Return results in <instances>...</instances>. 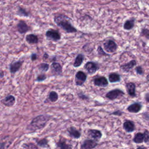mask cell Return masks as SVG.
<instances>
[{"label": "cell", "mask_w": 149, "mask_h": 149, "mask_svg": "<svg viewBox=\"0 0 149 149\" xmlns=\"http://www.w3.org/2000/svg\"><path fill=\"white\" fill-rule=\"evenodd\" d=\"M97 54L99 56H109L110 54H109L108 53L105 52L103 48H102V47L101 45H98L97 49Z\"/></svg>", "instance_id": "30"}, {"label": "cell", "mask_w": 149, "mask_h": 149, "mask_svg": "<svg viewBox=\"0 0 149 149\" xmlns=\"http://www.w3.org/2000/svg\"><path fill=\"white\" fill-rule=\"evenodd\" d=\"M125 94V92L119 89V88H115L113 90H111L107 93L105 94V97L111 101H113L115 100H116L118 98H119L123 96Z\"/></svg>", "instance_id": "3"}, {"label": "cell", "mask_w": 149, "mask_h": 149, "mask_svg": "<svg viewBox=\"0 0 149 149\" xmlns=\"http://www.w3.org/2000/svg\"><path fill=\"white\" fill-rule=\"evenodd\" d=\"M133 143L136 144H142L144 143V136L143 133L137 132L134 135L132 139Z\"/></svg>", "instance_id": "26"}, {"label": "cell", "mask_w": 149, "mask_h": 149, "mask_svg": "<svg viewBox=\"0 0 149 149\" xmlns=\"http://www.w3.org/2000/svg\"><path fill=\"white\" fill-rule=\"evenodd\" d=\"M140 36L149 40V29L147 28H143L140 31Z\"/></svg>", "instance_id": "31"}, {"label": "cell", "mask_w": 149, "mask_h": 149, "mask_svg": "<svg viewBox=\"0 0 149 149\" xmlns=\"http://www.w3.org/2000/svg\"><path fill=\"white\" fill-rule=\"evenodd\" d=\"M146 80L149 82V73H148V74L146 76Z\"/></svg>", "instance_id": "44"}, {"label": "cell", "mask_w": 149, "mask_h": 149, "mask_svg": "<svg viewBox=\"0 0 149 149\" xmlns=\"http://www.w3.org/2000/svg\"><path fill=\"white\" fill-rule=\"evenodd\" d=\"M103 47L104 50L109 54L113 53L116 51L118 49V45L117 44L111 39H108L106 40L103 43Z\"/></svg>", "instance_id": "5"}, {"label": "cell", "mask_w": 149, "mask_h": 149, "mask_svg": "<svg viewBox=\"0 0 149 149\" xmlns=\"http://www.w3.org/2000/svg\"><path fill=\"white\" fill-rule=\"evenodd\" d=\"M26 41L29 44H36L38 42V38L34 34H29L26 36Z\"/></svg>", "instance_id": "25"}, {"label": "cell", "mask_w": 149, "mask_h": 149, "mask_svg": "<svg viewBox=\"0 0 149 149\" xmlns=\"http://www.w3.org/2000/svg\"><path fill=\"white\" fill-rule=\"evenodd\" d=\"M70 137L73 139H79L81 135V132L74 126H70L66 130Z\"/></svg>", "instance_id": "15"}, {"label": "cell", "mask_w": 149, "mask_h": 149, "mask_svg": "<svg viewBox=\"0 0 149 149\" xmlns=\"http://www.w3.org/2000/svg\"><path fill=\"white\" fill-rule=\"evenodd\" d=\"M123 113V112L120 109H118L116 111H113L110 113V115H114V116H121Z\"/></svg>", "instance_id": "37"}, {"label": "cell", "mask_w": 149, "mask_h": 149, "mask_svg": "<svg viewBox=\"0 0 149 149\" xmlns=\"http://www.w3.org/2000/svg\"><path fill=\"white\" fill-rule=\"evenodd\" d=\"M125 88L126 91L129 95L132 98H134L136 97V86L134 83L133 82H128L125 84Z\"/></svg>", "instance_id": "16"}, {"label": "cell", "mask_w": 149, "mask_h": 149, "mask_svg": "<svg viewBox=\"0 0 149 149\" xmlns=\"http://www.w3.org/2000/svg\"><path fill=\"white\" fill-rule=\"evenodd\" d=\"M16 29L17 31L21 34H25L29 31L31 30V27L26 23L23 20H19L16 25Z\"/></svg>", "instance_id": "11"}, {"label": "cell", "mask_w": 149, "mask_h": 149, "mask_svg": "<svg viewBox=\"0 0 149 149\" xmlns=\"http://www.w3.org/2000/svg\"><path fill=\"white\" fill-rule=\"evenodd\" d=\"M48 58H49V55H48L47 53L45 52L44 54V55H43V57H42L43 61H47Z\"/></svg>", "instance_id": "41"}, {"label": "cell", "mask_w": 149, "mask_h": 149, "mask_svg": "<svg viewBox=\"0 0 149 149\" xmlns=\"http://www.w3.org/2000/svg\"><path fill=\"white\" fill-rule=\"evenodd\" d=\"M51 118V116L47 115H40L34 118L29 125H27L26 129L29 131L35 132L36 130H41L44 128L48 122Z\"/></svg>", "instance_id": "2"}, {"label": "cell", "mask_w": 149, "mask_h": 149, "mask_svg": "<svg viewBox=\"0 0 149 149\" xmlns=\"http://www.w3.org/2000/svg\"><path fill=\"white\" fill-rule=\"evenodd\" d=\"M5 148V143L3 142L0 141V148Z\"/></svg>", "instance_id": "42"}, {"label": "cell", "mask_w": 149, "mask_h": 149, "mask_svg": "<svg viewBox=\"0 0 149 149\" xmlns=\"http://www.w3.org/2000/svg\"><path fill=\"white\" fill-rule=\"evenodd\" d=\"M87 136L90 139L98 141L102 138V133L101 131L98 129H90L87 130Z\"/></svg>", "instance_id": "10"}, {"label": "cell", "mask_w": 149, "mask_h": 149, "mask_svg": "<svg viewBox=\"0 0 149 149\" xmlns=\"http://www.w3.org/2000/svg\"><path fill=\"white\" fill-rule=\"evenodd\" d=\"M47 79V76L44 73H40V74H38L37 77L35 79V81H37V82H41L42 81L44 80H45Z\"/></svg>", "instance_id": "34"}, {"label": "cell", "mask_w": 149, "mask_h": 149, "mask_svg": "<svg viewBox=\"0 0 149 149\" xmlns=\"http://www.w3.org/2000/svg\"><path fill=\"white\" fill-rule=\"evenodd\" d=\"M34 141L36 142V144L38 147L41 148H49V141L47 138H42V139H38V138H34Z\"/></svg>", "instance_id": "21"}, {"label": "cell", "mask_w": 149, "mask_h": 149, "mask_svg": "<svg viewBox=\"0 0 149 149\" xmlns=\"http://www.w3.org/2000/svg\"><path fill=\"white\" fill-rule=\"evenodd\" d=\"M123 129L128 133L133 132L136 129L134 122L129 119L125 120L123 123Z\"/></svg>", "instance_id": "12"}, {"label": "cell", "mask_w": 149, "mask_h": 149, "mask_svg": "<svg viewBox=\"0 0 149 149\" xmlns=\"http://www.w3.org/2000/svg\"><path fill=\"white\" fill-rule=\"evenodd\" d=\"M1 103L4 105L5 107H11L15 104L16 99L15 97L12 95H8L4 97L1 101Z\"/></svg>", "instance_id": "19"}, {"label": "cell", "mask_w": 149, "mask_h": 149, "mask_svg": "<svg viewBox=\"0 0 149 149\" xmlns=\"http://www.w3.org/2000/svg\"><path fill=\"white\" fill-rule=\"evenodd\" d=\"M59 98L58 94L55 91H51L48 95V99L51 102H55L58 101Z\"/></svg>", "instance_id": "28"}, {"label": "cell", "mask_w": 149, "mask_h": 149, "mask_svg": "<svg viewBox=\"0 0 149 149\" xmlns=\"http://www.w3.org/2000/svg\"><path fill=\"white\" fill-rule=\"evenodd\" d=\"M135 18H130L129 19H127L123 23V28L125 30H130L133 29L135 24Z\"/></svg>", "instance_id": "22"}, {"label": "cell", "mask_w": 149, "mask_h": 149, "mask_svg": "<svg viewBox=\"0 0 149 149\" xmlns=\"http://www.w3.org/2000/svg\"><path fill=\"white\" fill-rule=\"evenodd\" d=\"M87 79V74L83 71L79 70L76 73L74 77L75 84L77 86H82L84 85Z\"/></svg>", "instance_id": "7"}, {"label": "cell", "mask_w": 149, "mask_h": 149, "mask_svg": "<svg viewBox=\"0 0 149 149\" xmlns=\"http://www.w3.org/2000/svg\"><path fill=\"white\" fill-rule=\"evenodd\" d=\"M24 61H17L16 62H13L9 65V70L12 74L16 73L18 72L21 68L23 63Z\"/></svg>", "instance_id": "20"}, {"label": "cell", "mask_w": 149, "mask_h": 149, "mask_svg": "<svg viewBox=\"0 0 149 149\" xmlns=\"http://www.w3.org/2000/svg\"><path fill=\"white\" fill-rule=\"evenodd\" d=\"M98 145V141H96L91 139H84L81 143V149H93L97 147Z\"/></svg>", "instance_id": "8"}, {"label": "cell", "mask_w": 149, "mask_h": 149, "mask_svg": "<svg viewBox=\"0 0 149 149\" xmlns=\"http://www.w3.org/2000/svg\"><path fill=\"white\" fill-rule=\"evenodd\" d=\"M30 58H31V60L32 61H36V60L37 59L38 55H37V54H36V53H33V54H31Z\"/></svg>", "instance_id": "39"}, {"label": "cell", "mask_w": 149, "mask_h": 149, "mask_svg": "<svg viewBox=\"0 0 149 149\" xmlns=\"http://www.w3.org/2000/svg\"><path fill=\"white\" fill-rule=\"evenodd\" d=\"M84 68L90 74H93L100 69V65L94 61H88L84 65Z\"/></svg>", "instance_id": "6"}, {"label": "cell", "mask_w": 149, "mask_h": 149, "mask_svg": "<svg viewBox=\"0 0 149 149\" xmlns=\"http://www.w3.org/2000/svg\"><path fill=\"white\" fill-rule=\"evenodd\" d=\"M4 72L3 70H0V79L3 78L4 77Z\"/></svg>", "instance_id": "43"}, {"label": "cell", "mask_w": 149, "mask_h": 149, "mask_svg": "<svg viewBox=\"0 0 149 149\" xmlns=\"http://www.w3.org/2000/svg\"><path fill=\"white\" fill-rule=\"evenodd\" d=\"M134 70H135V72H136L137 74L143 76L144 74V70L143 68L141 66H136Z\"/></svg>", "instance_id": "35"}, {"label": "cell", "mask_w": 149, "mask_h": 149, "mask_svg": "<svg viewBox=\"0 0 149 149\" xmlns=\"http://www.w3.org/2000/svg\"><path fill=\"white\" fill-rule=\"evenodd\" d=\"M16 14L19 16H23V17H29L30 15V13L29 12H28L25 8L22 7V6H18L17 10L16 12Z\"/></svg>", "instance_id": "27"}, {"label": "cell", "mask_w": 149, "mask_h": 149, "mask_svg": "<svg viewBox=\"0 0 149 149\" xmlns=\"http://www.w3.org/2000/svg\"><path fill=\"white\" fill-rule=\"evenodd\" d=\"M77 96H78V97L80 99V100H83V101H88L89 100H90V97L87 95H86V94H85L83 92H79V93H77Z\"/></svg>", "instance_id": "33"}, {"label": "cell", "mask_w": 149, "mask_h": 149, "mask_svg": "<svg viewBox=\"0 0 149 149\" xmlns=\"http://www.w3.org/2000/svg\"><path fill=\"white\" fill-rule=\"evenodd\" d=\"M22 147L24 148H30V149H33V148L38 149V147L37 146V145H36L35 144H34L33 143H24V144H23Z\"/></svg>", "instance_id": "32"}, {"label": "cell", "mask_w": 149, "mask_h": 149, "mask_svg": "<svg viewBox=\"0 0 149 149\" xmlns=\"http://www.w3.org/2000/svg\"><path fill=\"white\" fill-rule=\"evenodd\" d=\"M37 68L40 71L44 73L47 72L49 70V65L47 63H41L38 65Z\"/></svg>", "instance_id": "29"}, {"label": "cell", "mask_w": 149, "mask_h": 149, "mask_svg": "<svg viewBox=\"0 0 149 149\" xmlns=\"http://www.w3.org/2000/svg\"><path fill=\"white\" fill-rule=\"evenodd\" d=\"M94 85L99 87H106L109 84V81L105 76H97L93 80Z\"/></svg>", "instance_id": "9"}, {"label": "cell", "mask_w": 149, "mask_h": 149, "mask_svg": "<svg viewBox=\"0 0 149 149\" xmlns=\"http://www.w3.org/2000/svg\"><path fill=\"white\" fill-rule=\"evenodd\" d=\"M137 65V62L135 59L130 60L129 62L123 63L120 66V69L125 73L129 72L136 65Z\"/></svg>", "instance_id": "14"}, {"label": "cell", "mask_w": 149, "mask_h": 149, "mask_svg": "<svg viewBox=\"0 0 149 149\" xmlns=\"http://www.w3.org/2000/svg\"><path fill=\"white\" fill-rule=\"evenodd\" d=\"M143 136H144V143L146 144H148L149 143V131L146 129L143 132Z\"/></svg>", "instance_id": "36"}, {"label": "cell", "mask_w": 149, "mask_h": 149, "mask_svg": "<svg viewBox=\"0 0 149 149\" xmlns=\"http://www.w3.org/2000/svg\"><path fill=\"white\" fill-rule=\"evenodd\" d=\"M55 23L66 33H75L77 31L76 28L72 24L71 19L64 14H58L54 16Z\"/></svg>", "instance_id": "1"}, {"label": "cell", "mask_w": 149, "mask_h": 149, "mask_svg": "<svg viewBox=\"0 0 149 149\" xmlns=\"http://www.w3.org/2000/svg\"><path fill=\"white\" fill-rule=\"evenodd\" d=\"M142 118L144 120L146 121H149V113L147 112H144L142 113Z\"/></svg>", "instance_id": "38"}, {"label": "cell", "mask_w": 149, "mask_h": 149, "mask_svg": "<svg viewBox=\"0 0 149 149\" xmlns=\"http://www.w3.org/2000/svg\"><path fill=\"white\" fill-rule=\"evenodd\" d=\"M67 139L60 137L59 140L56 143V148H61V149H71L73 148V146L72 144L67 143Z\"/></svg>", "instance_id": "13"}, {"label": "cell", "mask_w": 149, "mask_h": 149, "mask_svg": "<svg viewBox=\"0 0 149 149\" xmlns=\"http://www.w3.org/2000/svg\"><path fill=\"white\" fill-rule=\"evenodd\" d=\"M108 81L111 83H118L121 81L120 75L116 72H111L108 74Z\"/></svg>", "instance_id": "23"}, {"label": "cell", "mask_w": 149, "mask_h": 149, "mask_svg": "<svg viewBox=\"0 0 149 149\" xmlns=\"http://www.w3.org/2000/svg\"><path fill=\"white\" fill-rule=\"evenodd\" d=\"M45 37L48 40L56 42L61 40V35L59 31L57 30L50 29L45 33Z\"/></svg>", "instance_id": "4"}, {"label": "cell", "mask_w": 149, "mask_h": 149, "mask_svg": "<svg viewBox=\"0 0 149 149\" xmlns=\"http://www.w3.org/2000/svg\"><path fill=\"white\" fill-rule=\"evenodd\" d=\"M84 60V55L82 53H80L77 55V56L75 58L74 63L73 64V66L74 68H78L80 67L81 64L83 62V61Z\"/></svg>", "instance_id": "24"}, {"label": "cell", "mask_w": 149, "mask_h": 149, "mask_svg": "<svg viewBox=\"0 0 149 149\" xmlns=\"http://www.w3.org/2000/svg\"><path fill=\"white\" fill-rule=\"evenodd\" d=\"M146 148V147H143V146H140V147H137V148Z\"/></svg>", "instance_id": "45"}, {"label": "cell", "mask_w": 149, "mask_h": 149, "mask_svg": "<svg viewBox=\"0 0 149 149\" xmlns=\"http://www.w3.org/2000/svg\"><path fill=\"white\" fill-rule=\"evenodd\" d=\"M143 108V105L139 102H134L127 107V111L130 113H136L139 112Z\"/></svg>", "instance_id": "17"}, {"label": "cell", "mask_w": 149, "mask_h": 149, "mask_svg": "<svg viewBox=\"0 0 149 149\" xmlns=\"http://www.w3.org/2000/svg\"><path fill=\"white\" fill-rule=\"evenodd\" d=\"M51 72L54 75H61L62 73V65L58 62H52L51 65Z\"/></svg>", "instance_id": "18"}, {"label": "cell", "mask_w": 149, "mask_h": 149, "mask_svg": "<svg viewBox=\"0 0 149 149\" xmlns=\"http://www.w3.org/2000/svg\"><path fill=\"white\" fill-rule=\"evenodd\" d=\"M144 98L146 102L149 103V93H145V94L144 95Z\"/></svg>", "instance_id": "40"}]
</instances>
